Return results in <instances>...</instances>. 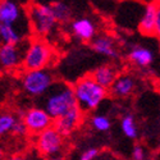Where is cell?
I'll return each mask as SVG.
<instances>
[{"mask_svg": "<svg viewBox=\"0 0 160 160\" xmlns=\"http://www.w3.org/2000/svg\"><path fill=\"white\" fill-rule=\"evenodd\" d=\"M50 7H51L52 13H54V17L58 22H67L72 16V12L67 4H63L60 2H55V3L50 4Z\"/></svg>", "mask_w": 160, "mask_h": 160, "instance_id": "ffe728a7", "label": "cell"}, {"mask_svg": "<svg viewBox=\"0 0 160 160\" xmlns=\"http://www.w3.org/2000/svg\"><path fill=\"white\" fill-rule=\"evenodd\" d=\"M46 160H65L62 155H55V156H51V158H48Z\"/></svg>", "mask_w": 160, "mask_h": 160, "instance_id": "4316f807", "label": "cell"}, {"mask_svg": "<svg viewBox=\"0 0 160 160\" xmlns=\"http://www.w3.org/2000/svg\"><path fill=\"white\" fill-rule=\"evenodd\" d=\"M22 88L30 96H42L54 86V77L48 69L40 71H26L21 78Z\"/></svg>", "mask_w": 160, "mask_h": 160, "instance_id": "5b68a950", "label": "cell"}, {"mask_svg": "<svg viewBox=\"0 0 160 160\" xmlns=\"http://www.w3.org/2000/svg\"><path fill=\"white\" fill-rule=\"evenodd\" d=\"M27 132H28V129H27V127H26L23 119L22 118H17V122H16L14 127H13L12 133L14 136H17V137H23V136L27 135Z\"/></svg>", "mask_w": 160, "mask_h": 160, "instance_id": "7402d4cb", "label": "cell"}, {"mask_svg": "<svg viewBox=\"0 0 160 160\" xmlns=\"http://www.w3.org/2000/svg\"><path fill=\"white\" fill-rule=\"evenodd\" d=\"M24 32L16 26L0 23V45H21Z\"/></svg>", "mask_w": 160, "mask_h": 160, "instance_id": "9a60e30c", "label": "cell"}, {"mask_svg": "<svg viewBox=\"0 0 160 160\" xmlns=\"http://www.w3.org/2000/svg\"><path fill=\"white\" fill-rule=\"evenodd\" d=\"M64 146V136L52 126L36 136V149L45 158L59 155Z\"/></svg>", "mask_w": 160, "mask_h": 160, "instance_id": "8992f818", "label": "cell"}, {"mask_svg": "<svg viewBox=\"0 0 160 160\" xmlns=\"http://www.w3.org/2000/svg\"><path fill=\"white\" fill-rule=\"evenodd\" d=\"M73 91L77 105L82 112L96 110L109 94V90L100 86L91 74L76 81L73 85Z\"/></svg>", "mask_w": 160, "mask_h": 160, "instance_id": "6da1fadb", "label": "cell"}, {"mask_svg": "<svg viewBox=\"0 0 160 160\" xmlns=\"http://www.w3.org/2000/svg\"><path fill=\"white\" fill-rule=\"evenodd\" d=\"M90 124H91L92 128H94L95 131H98V132H106V131H109L110 127H112L110 119L106 115H104V114H95V115H92L91 119H90Z\"/></svg>", "mask_w": 160, "mask_h": 160, "instance_id": "44dd1931", "label": "cell"}, {"mask_svg": "<svg viewBox=\"0 0 160 160\" xmlns=\"http://www.w3.org/2000/svg\"><path fill=\"white\" fill-rule=\"evenodd\" d=\"M82 110L79 109V106H76L72 110H69L67 114H64L63 117L58 118L54 121V127L62 133L65 137L71 135V133L79 126L82 121Z\"/></svg>", "mask_w": 160, "mask_h": 160, "instance_id": "30bf717a", "label": "cell"}, {"mask_svg": "<svg viewBox=\"0 0 160 160\" xmlns=\"http://www.w3.org/2000/svg\"><path fill=\"white\" fill-rule=\"evenodd\" d=\"M4 160H27V159L23 155H10V156H5Z\"/></svg>", "mask_w": 160, "mask_h": 160, "instance_id": "484cf974", "label": "cell"}, {"mask_svg": "<svg viewBox=\"0 0 160 160\" xmlns=\"http://www.w3.org/2000/svg\"><path fill=\"white\" fill-rule=\"evenodd\" d=\"M121 129L123 132V135L131 140H135L137 138V135H138V128H137V124H136V121H135V117L131 115V114H127L122 118L121 121Z\"/></svg>", "mask_w": 160, "mask_h": 160, "instance_id": "ac0fdd59", "label": "cell"}, {"mask_svg": "<svg viewBox=\"0 0 160 160\" xmlns=\"http://www.w3.org/2000/svg\"><path fill=\"white\" fill-rule=\"evenodd\" d=\"M54 51L42 38H35L26 46L22 67L26 71L46 69L52 63Z\"/></svg>", "mask_w": 160, "mask_h": 160, "instance_id": "3957f363", "label": "cell"}, {"mask_svg": "<svg viewBox=\"0 0 160 160\" xmlns=\"http://www.w3.org/2000/svg\"><path fill=\"white\" fill-rule=\"evenodd\" d=\"M135 90H136V79L131 74L123 73L117 77L114 83L109 88V92L114 98H127Z\"/></svg>", "mask_w": 160, "mask_h": 160, "instance_id": "7c38bea8", "label": "cell"}, {"mask_svg": "<svg viewBox=\"0 0 160 160\" xmlns=\"http://www.w3.org/2000/svg\"><path fill=\"white\" fill-rule=\"evenodd\" d=\"M159 54H160V40H159Z\"/></svg>", "mask_w": 160, "mask_h": 160, "instance_id": "f1b7e54d", "label": "cell"}, {"mask_svg": "<svg viewBox=\"0 0 160 160\" xmlns=\"http://www.w3.org/2000/svg\"><path fill=\"white\" fill-rule=\"evenodd\" d=\"M5 159V151H4V148L0 145V160H4Z\"/></svg>", "mask_w": 160, "mask_h": 160, "instance_id": "83f0119b", "label": "cell"}, {"mask_svg": "<svg viewBox=\"0 0 160 160\" xmlns=\"http://www.w3.org/2000/svg\"><path fill=\"white\" fill-rule=\"evenodd\" d=\"M76 106L78 105L74 96L73 86H69L67 83L52 86L44 100V109L50 114L54 121L63 117Z\"/></svg>", "mask_w": 160, "mask_h": 160, "instance_id": "7a4b0ae2", "label": "cell"}, {"mask_svg": "<svg viewBox=\"0 0 160 160\" xmlns=\"http://www.w3.org/2000/svg\"><path fill=\"white\" fill-rule=\"evenodd\" d=\"M91 76L94 77V79L100 86H102L106 90H109L112 87V85L114 83V81L117 79L118 73H117V69L113 65L102 64V65L98 67V68L92 72Z\"/></svg>", "mask_w": 160, "mask_h": 160, "instance_id": "2e32d148", "label": "cell"}, {"mask_svg": "<svg viewBox=\"0 0 160 160\" xmlns=\"http://www.w3.org/2000/svg\"><path fill=\"white\" fill-rule=\"evenodd\" d=\"M24 49L21 45H0V68L14 71L23 62Z\"/></svg>", "mask_w": 160, "mask_h": 160, "instance_id": "9c48e42d", "label": "cell"}, {"mask_svg": "<svg viewBox=\"0 0 160 160\" xmlns=\"http://www.w3.org/2000/svg\"><path fill=\"white\" fill-rule=\"evenodd\" d=\"M28 23L32 27V32L38 37L42 38L49 36L54 31L58 21L54 17V13L50 5L45 4H33L28 9Z\"/></svg>", "mask_w": 160, "mask_h": 160, "instance_id": "277c9868", "label": "cell"}, {"mask_svg": "<svg viewBox=\"0 0 160 160\" xmlns=\"http://www.w3.org/2000/svg\"><path fill=\"white\" fill-rule=\"evenodd\" d=\"M155 36L160 38V0L156 2V23H155Z\"/></svg>", "mask_w": 160, "mask_h": 160, "instance_id": "d4e9b609", "label": "cell"}, {"mask_svg": "<svg viewBox=\"0 0 160 160\" xmlns=\"http://www.w3.org/2000/svg\"><path fill=\"white\" fill-rule=\"evenodd\" d=\"M156 23V3H149L143 8V12L140 18L138 30L143 35H154Z\"/></svg>", "mask_w": 160, "mask_h": 160, "instance_id": "4fadbf2b", "label": "cell"}, {"mask_svg": "<svg viewBox=\"0 0 160 160\" xmlns=\"http://www.w3.org/2000/svg\"><path fill=\"white\" fill-rule=\"evenodd\" d=\"M91 46L98 52V54H100L102 57L112 58V59L118 58V52H117V49H115V42H114V40L108 35L96 36L94 40H92Z\"/></svg>", "mask_w": 160, "mask_h": 160, "instance_id": "5bb4252c", "label": "cell"}, {"mask_svg": "<svg viewBox=\"0 0 160 160\" xmlns=\"http://www.w3.org/2000/svg\"><path fill=\"white\" fill-rule=\"evenodd\" d=\"M22 119L28 132L32 135H38L54 126V119L44 108H38V106H32V108L24 110Z\"/></svg>", "mask_w": 160, "mask_h": 160, "instance_id": "52a82bcc", "label": "cell"}, {"mask_svg": "<svg viewBox=\"0 0 160 160\" xmlns=\"http://www.w3.org/2000/svg\"><path fill=\"white\" fill-rule=\"evenodd\" d=\"M17 115L12 113H0V137L12 133L13 127L17 122Z\"/></svg>", "mask_w": 160, "mask_h": 160, "instance_id": "d6986e66", "label": "cell"}, {"mask_svg": "<svg viewBox=\"0 0 160 160\" xmlns=\"http://www.w3.org/2000/svg\"><path fill=\"white\" fill-rule=\"evenodd\" d=\"M27 19L28 17L26 18V13L14 0H0V23L21 27Z\"/></svg>", "mask_w": 160, "mask_h": 160, "instance_id": "ba28073f", "label": "cell"}, {"mask_svg": "<svg viewBox=\"0 0 160 160\" xmlns=\"http://www.w3.org/2000/svg\"><path fill=\"white\" fill-rule=\"evenodd\" d=\"M145 158H146V154H145L143 148L140 145H136L132 150V159L133 160H145Z\"/></svg>", "mask_w": 160, "mask_h": 160, "instance_id": "cb8c5ba5", "label": "cell"}, {"mask_svg": "<svg viewBox=\"0 0 160 160\" xmlns=\"http://www.w3.org/2000/svg\"><path fill=\"white\" fill-rule=\"evenodd\" d=\"M98 155H99V150L96 148H90L79 155V160H95Z\"/></svg>", "mask_w": 160, "mask_h": 160, "instance_id": "603a6c76", "label": "cell"}, {"mask_svg": "<svg viewBox=\"0 0 160 160\" xmlns=\"http://www.w3.org/2000/svg\"><path fill=\"white\" fill-rule=\"evenodd\" d=\"M129 60L140 67V68H146V67H150L154 62V52L151 49L145 48V46H135L132 48L129 54H128Z\"/></svg>", "mask_w": 160, "mask_h": 160, "instance_id": "e0dca14e", "label": "cell"}, {"mask_svg": "<svg viewBox=\"0 0 160 160\" xmlns=\"http://www.w3.org/2000/svg\"><path fill=\"white\" fill-rule=\"evenodd\" d=\"M71 31L81 41H92L96 37V24L87 17L77 18L71 23Z\"/></svg>", "mask_w": 160, "mask_h": 160, "instance_id": "8fae6325", "label": "cell"}]
</instances>
